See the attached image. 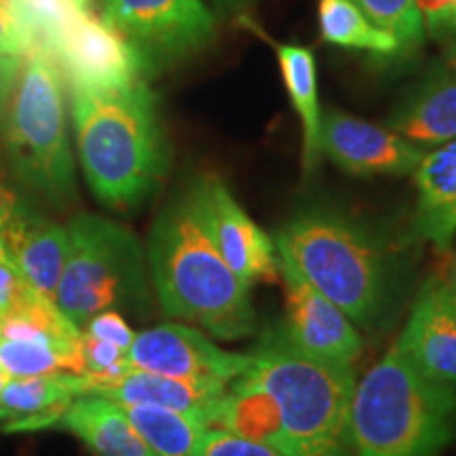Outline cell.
<instances>
[{"instance_id":"1","label":"cell","mask_w":456,"mask_h":456,"mask_svg":"<svg viewBox=\"0 0 456 456\" xmlns=\"http://www.w3.org/2000/svg\"><path fill=\"white\" fill-rule=\"evenodd\" d=\"M275 248L355 326L387 332L406 306L414 279L412 245L330 203H306L279 228Z\"/></svg>"},{"instance_id":"2","label":"cell","mask_w":456,"mask_h":456,"mask_svg":"<svg viewBox=\"0 0 456 456\" xmlns=\"http://www.w3.org/2000/svg\"><path fill=\"white\" fill-rule=\"evenodd\" d=\"M78 157L94 195L135 209L157 195L169 165L157 95L144 81L117 89H72Z\"/></svg>"},{"instance_id":"3","label":"cell","mask_w":456,"mask_h":456,"mask_svg":"<svg viewBox=\"0 0 456 456\" xmlns=\"http://www.w3.org/2000/svg\"><path fill=\"white\" fill-rule=\"evenodd\" d=\"M148 266L165 315L195 323L218 340L248 338L256 332L249 285L216 249L188 186L157 216Z\"/></svg>"},{"instance_id":"4","label":"cell","mask_w":456,"mask_h":456,"mask_svg":"<svg viewBox=\"0 0 456 456\" xmlns=\"http://www.w3.org/2000/svg\"><path fill=\"white\" fill-rule=\"evenodd\" d=\"M456 440V391L427 379L397 345L355 383L351 456H440Z\"/></svg>"},{"instance_id":"5","label":"cell","mask_w":456,"mask_h":456,"mask_svg":"<svg viewBox=\"0 0 456 456\" xmlns=\"http://www.w3.org/2000/svg\"><path fill=\"white\" fill-rule=\"evenodd\" d=\"M232 383L275 399L288 456H351L349 412L355 391L353 363L317 359L296 351L275 330L249 353V366Z\"/></svg>"},{"instance_id":"6","label":"cell","mask_w":456,"mask_h":456,"mask_svg":"<svg viewBox=\"0 0 456 456\" xmlns=\"http://www.w3.org/2000/svg\"><path fill=\"white\" fill-rule=\"evenodd\" d=\"M3 140L11 174L28 191L57 209L77 199L64 78L47 51L26 55L3 112Z\"/></svg>"},{"instance_id":"7","label":"cell","mask_w":456,"mask_h":456,"mask_svg":"<svg viewBox=\"0 0 456 456\" xmlns=\"http://www.w3.org/2000/svg\"><path fill=\"white\" fill-rule=\"evenodd\" d=\"M68 258L55 292V306L77 328L95 313L151 306L148 256L127 226L95 214H78L68 224Z\"/></svg>"},{"instance_id":"8","label":"cell","mask_w":456,"mask_h":456,"mask_svg":"<svg viewBox=\"0 0 456 456\" xmlns=\"http://www.w3.org/2000/svg\"><path fill=\"white\" fill-rule=\"evenodd\" d=\"M102 20L138 51L148 74L186 60L216 38V20L203 0H104Z\"/></svg>"},{"instance_id":"9","label":"cell","mask_w":456,"mask_h":456,"mask_svg":"<svg viewBox=\"0 0 456 456\" xmlns=\"http://www.w3.org/2000/svg\"><path fill=\"white\" fill-rule=\"evenodd\" d=\"M70 89H117L144 81V60L121 32L89 11H74L51 49Z\"/></svg>"},{"instance_id":"10","label":"cell","mask_w":456,"mask_h":456,"mask_svg":"<svg viewBox=\"0 0 456 456\" xmlns=\"http://www.w3.org/2000/svg\"><path fill=\"white\" fill-rule=\"evenodd\" d=\"M277 258L285 300L283 322L273 328L279 338L305 355L338 363L355 362L363 349L355 323L306 281L289 256L277 249Z\"/></svg>"},{"instance_id":"11","label":"cell","mask_w":456,"mask_h":456,"mask_svg":"<svg viewBox=\"0 0 456 456\" xmlns=\"http://www.w3.org/2000/svg\"><path fill=\"white\" fill-rule=\"evenodd\" d=\"M188 188L205 231L232 273L248 285L275 283L279 279L275 241L245 214L224 182L205 174Z\"/></svg>"},{"instance_id":"12","label":"cell","mask_w":456,"mask_h":456,"mask_svg":"<svg viewBox=\"0 0 456 456\" xmlns=\"http://www.w3.org/2000/svg\"><path fill=\"white\" fill-rule=\"evenodd\" d=\"M131 368L228 387L249 366V353L222 349L201 328L163 323L135 334L127 349Z\"/></svg>"},{"instance_id":"13","label":"cell","mask_w":456,"mask_h":456,"mask_svg":"<svg viewBox=\"0 0 456 456\" xmlns=\"http://www.w3.org/2000/svg\"><path fill=\"white\" fill-rule=\"evenodd\" d=\"M319 146L334 165L353 175H408L414 174L425 148L383 127L336 108L322 114Z\"/></svg>"},{"instance_id":"14","label":"cell","mask_w":456,"mask_h":456,"mask_svg":"<svg viewBox=\"0 0 456 456\" xmlns=\"http://www.w3.org/2000/svg\"><path fill=\"white\" fill-rule=\"evenodd\" d=\"M395 345L427 379L456 391V294L442 275L420 285Z\"/></svg>"},{"instance_id":"15","label":"cell","mask_w":456,"mask_h":456,"mask_svg":"<svg viewBox=\"0 0 456 456\" xmlns=\"http://www.w3.org/2000/svg\"><path fill=\"white\" fill-rule=\"evenodd\" d=\"M387 127L425 151L456 138V53H446L427 70L399 102Z\"/></svg>"},{"instance_id":"16","label":"cell","mask_w":456,"mask_h":456,"mask_svg":"<svg viewBox=\"0 0 456 456\" xmlns=\"http://www.w3.org/2000/svg\"><path fill=\"white\" fill-rule=\"evenodd\" d=\"M412 237L446 254L456 235V138L425 152L414 169Z\"/></svg>"},{"instance_id":"17","label":"cell","mask_w":456,"mask_h":456,"mask_svg":"<svg viewBox=\"0 0 456 456\" xmlns=\"http://www.w3.org/2000/svg\"><path fill=\"white\" fill-rule=\"evenodd\" d=\"M89 395V383L78 374H43L9 379L0 391L4 431H34L55 427L77 397Z\"/></svg>"},{"instance_id":"18","label":"cell","mask_w":456,"mask_h":456,"mask_svg":"<svg viewBox=\"0 0 456 456\" xmlns=\"http://www.w3.org/2000/svg\"><path fill=\"white\" fill-rule=\"evenodd\" d=\"M226 389L228 387L224 385L174 379V376L131 368L121 379L102 387L94 395L108 397L117 403H152V406L178 410V412L195 416L209 427L216 403L220 402Z\"/></svg>"},{"instance_id":"19","label":"cell","mask_w":456,"mask_h":456,"mask_svg":"<svg viewBox=\"0 0 456 456\" xmlns=\"http://www.w3.org/2000/svg\"><path fill=\"white\" fill-rule=\"evenodd\" d=\"M55 427L77 436L95 456H155L121 403L94 393L74 399Z\"/></svg>"},{"instance_id":"20","label":"cell","mask_w":456,"mask_h":456,"mask_svg":"<svg viewBox=\"0 0 456 456\" xmlns=\"http://www.w3.org/2000/svg\"><path fill=\"white\" fill-rule=\"evenodd\" d=\"M68 226L38 212L9 241L15 266L45 298L53 300L68 258Z\"/></svg>"},{"instance_id":"21","label":"cell","mask_w":456,"mask_h":456,"mask_svg":"<svg viewBox=\"0 0 456 456\" xmlns=\"http://www.w3.org/2000/svg\"><path fill=\"white\" fill-rule=\"evenodd\" d=\"M275 49L289 102L302 123V171L305 175H311L322 161V146H319L322 110H319L317 95L315 55L302 45H277Z\"/></svg>"},{"instance_id":"22","label":"cell","mask_w":456,"mask_h":456,"mask_svg":"<svg viewBox=\"0 0 456 456\" xmlns=\"http://www.w3.org/2000/svg\"><path fill=\"white\" fill-rule=\"evenodd\" d=\"M209 427H218L283 452V425L275 399L256 387L228 385L224 395L216 403Z\"/></svg>"},{"instance_id":"23","label":"cell","mask_w":456,"mask_h":456,"mask_svg":"<svg viewBox=\"0 0 456 456\" xmlns=\"http://www.w3.org/2000/svg\"><path fill=\"white\" fill-rule=\"evenodd\" d=\"M155 456H192L208 425L178 410L152 403H121Z\"/></svg>"},{"instance_id":"24","label":"cell","mask_w":456,"mask_h":456,"mask_svg":"<svg viewBox=\"0 0 456 456\" xmlns=\"http://www.w3.org/2000/svg\"><path fill=\"white\" fill-rule=\"evenodd\" d=\"M317 13L319 32L326 43L383 57L402 53L395 38L376 26L353 0H319Z\"/></svg>"},{"instance_id":"25","label":"cell","mask_w":456,"mask_h":456,"mask_svg":"<svg viewBox=\"0 0 456 456\" xmlns=\"http://www.w3.org/2000/svg\"><path fill=\"white\" fill-rule=\"evenodd\" d=\"M0 370L9 379L60 372L83 376V345L78 349H66L47 342L0 340Z\"/></svg>"},{"instance_id":"26","label":"cell","mask_w":456,"mask_h":456,"mask_svg":"<svg viewBox=\"0 0 456 456\" xmlns=\"http://www.w3.org/2000/svg\"><path fill=\"white\" fill-rule=\"evenodd\" d=\"M376 26L402 47V53H412L425 43V24L416 0H353Z\"/></svg>"},{"instance_id":"27","label":"cell","mask_w":456,"mask_h":456,"mask_svg":"<svg viewBox=\"0 0 456 456\" xmlns=\"http://www.w3.org/2000/svg\"><path fill=\"white\" fill-rule=\"evenodd\" d=\"M17 13L34 38V49H51L77 9L68 0H13ZM32 49V51H34Z\"/></svg>"},{"instance_id":"28","label":"cell","mask_w":456,"mask_h":456,"mask_svg":"<svg viewBox=\"0 0 456 456\" xmlns=\"http://www.w3.org/2000/svg\"><path fill=\"white\" fill-rule=\"evenodd\" d=\"M37 214L38 209L15 184L13 174L0 163V235L7 245Z\"/></svg>"},{"instance_id":"29","label":"cell","mask_w":456,"mask_h":456,"mask_svg":"<svg viewBox=\"0 0 456 456\" xmlns=\"http://www.w3.org/2000/svg\"><path fill=\"white\" fill-rule=\"evenodd\" d=\"M192 456H288L266 444L245 440L218 427H208Z\"/></svg>"},{"instance_id":"30","label":"cell","mask_w":456,"mask_h":456,"mask_svg":"<svg viewBox=\"0 0 456 456\" xmlns=\"http://www.w3.org/2000/svg\"><path fill=\"white\" fill-rule=\"evenodd\" d=\"M34 49V38L17 13L13 0H0V53L26 57Z\"/></svg>"},{"instance_id":"31","label":"cell","mask_w":456,"mask_h":456,"mask_svg":"<svg viewBox=\"0 0 456 456\" xmlns=\"http://www.w3.org/2000/svg\"><path fill=\"white\" fill-rule=\"evenodd\" d=\"M37 289L28 283L13 262L0 260V315L38 298Z\"/></svg>"},{"instance_id":"32","label":"cell","mask_w":456,"mask_h":456,"mask_svg":"<svg viewBox=\"0 0 456 456\" xmlns=\"http://www.w3.org/2000/svg\"><path fill=\"white\" fill-rule=\"evenodd\" d=\"M83 332L94 336V338H98V340L112 342V345L121 346L123 351H127L131 346V342H134V338H135L134 330L129 328V323L125 322L121 313L114 311V309L95 313V315L91 317L87 323H85Z\"/></svg>"},{"instance_id":"33","label":"cell","mask_w":456,"mask_h":456,"mask_svg":"<svg viewBox=\"0 0 456 456\" xmlns=\"http://www.w3.org/2000/svg\"><path fill=\"white\" fill-rule=\"evenodd\" d=\"M416 7H419L420 17H423L425 32H429V37L436 38V41H440L452 0H416Z\"/></svg>"},{"instance_id":"34","label":"cell","mask_w":456,"mask_h":456,"mask_svg":"<svg viewBox=\"0 0 456 456\" xmlns=\"http://www.w3.org/2000/svg\"><path fill=\"white\" fill-rule=\"evenodd\" d=\"M21 60H24V57L0 53V117H3L4 108L9 104L11 94H13L17 74H20L21 64H24Z\"/></svg>"},{"instance_id":"35","label":"cell","mask_w":456,"mask_h":456,"mask_svg":"<svg viewBox=\"0 0 456 456\" xmlns=\"http://www.w3.org/2000/svg\"><path fill=\"white\" fill-rule=\"evenodd\" d=\"M448 51L446 53H456V0H452V7H450V15L446 21V28H444L440 41Z\"/></svg>"},{"instance_id":"36","label":"cell","mask_w":456,"mask_h":456,"mask_svg":"<svg viewBox=\"0 0 456 456\" xmlns=\"http://www.w3.org/2000/svg\"><path fill=\"white\" fill-rule=\"evenodd\" d=\"M444 258H446V266H444V281L450 285V289L456 294V235L452 239V245H450V249L446 254H442Z\"/></svg>"},{"instance_id":"37","label":"cell","mask_w":456,"mask_h":456,"mask_svg":"<svg viewBox=\"0 0 456 456\" xmlns=\"http://www.w3.org/2000/svg\"><path fill=\"white\" fill-rule=\"evenodd\" d=\"M212 4L220 13H235L248 4V0H212Z\"/></svg>"},{"instance_id":"38","label":"cell","mask_w":456,"mask_h":456,"mask_svg":"<svg viewBox=\"0 0 456 456\" xmlns=\"http://www.w3.org/2000/svg\"><path fill=\"white\" fill-rule=\"evenodd\" d=\"M0 260L13 262V265H15L13 256H11V249H9V245H7V241H4V239H3V235H0Z\"/></svg>"},{"instance_id":"39","label":"cell","mask_w":456,"mask_h":456,"mask_svg":"<svg viewBox=\"0 0 456 456\" xmlns=\"http://www.w3.org/2000/svg\"><path fill=\"white\" fill-rule=\"evenodd\" d=\"M68 3H70L72 7L78 11H89V7H91V0H68Z\"/></svg>"},{"instance_id":"40","label":"cell","mask_w":456,"mask_h":456,"mask_svg":"<svg viewBox=\"0 0 456 456\" xmlns=\"http://www.w3.org/2000/svg\"><path fill=\"white\" fill-rule=\"evenodd\" d=\"M7 380H9V376L3 372V370H0V391H3V387L7 385Z\"/></svg>"}]
</instances>
